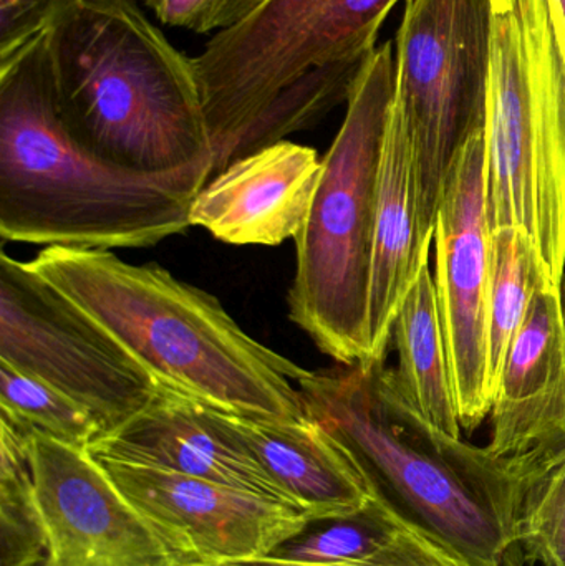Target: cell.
<instances>
[{
  "instance_id": "6da1fadb",
  "label": "cell",
  "mask_w": 565,
  "mask_h": 566,
  "mask_svg": "<svg viewBox=\"0 0 565 566\" xmlns=\"http://www.w3.org/2000/svg\"><path fill=\"white\" fill-rule=\"evenodd\" d=\"M305 411L355 452L395 514L467 566H524L523 472L425 421L385 363L311 371Z\"/></svg>"
},
{
  "instance_id": "7a4b0ae2",
  "label": "cell",
  "mask_w": 565,
  "mask_h": 566,
  "mask_svg": "<svg viewBox=\"0 0 565 566\" xmlns=\"http://www.w3.org/2000/svg\"><path fill=\"white\" fill-rule=\"evenodd\" d=\"M211 165L165 175L126 171L63 128L45 33L0 63V235L43 248H153L181 234Z\"/></svg>"
},
{
  "instance_id": "3957f363",
  "label": "cell",
  "mask_w": 565,
  "mask_h": 566,
  "mask_svg": "<svg viewBox=\"0 0 565 566\" xmlns=\"http://www.w3.org/2000/svg\"><path fill=\"white\" fill-rule=\"evenodd\" d=\"M29 264L161 388L241 418L307 416L297 385L311 371L252 338L211 293L112 251L45 248Z\"/></svg>"
},
{
  "instance_id": "277c9868",
  "label": "cell",
  "mask_w": 565,
  "mask_h": 566,
  "mask_svg": "<svg viewBox=\"0 0 565 566\" xmlns=\"http://www.w3.org/2000/svg\"><path fill=\"white\" fill-rule=\"evenodd\" d=\"M45 45L56 115L76 145L145 175L215 168L195 63L136 0H66Z\"/></svg>"
},
{
  "instance_id": "5b68a950",
  "label": "cell",
  "mask_w": 565,
  "mask_h": 566,
  "mask_svg": "<svg viewBox=\"0 0 565 566\" xmlns=\"http://www.w3.org/2000/svg\"><path fill=\"white\" fill-rule=\"evenodd\" d=\"M398 2L264 0L248 19L216 33L192 59L215 175L348 102Z\"/></svg>"
},
{
  "instance_id": "8992f818",
  "label": "cell",
  "mask_w": 565,
  "mask_h": 566,
  "mask_svg": "<svg viewBox=\"0 0 565 566\" xmlns=\"http://www.w3.org/2000/svg\"><path fill=\"white\" fill-rule=\"evenodd\" d=\"M391 42L362 70L347 115L322 158L314 201L297 245L291 319L344 366L370 365L368 300L378 176L395 96Z\"/></svg>"
},
{
  "instance_id": "52a82bcc",
  "label": "cell",
  "mask_w": 565,
  "mask_h": 566,
  "mask_svg": "<svg viewBox=\"0 0 565 566\" xmlns=\"http://www.w3.org/2000/svg\"><path fill=\"white\" fill-rule=\"evenodd\" d=\"M488 222L533 242L565 283V62L547 13L494 15L486 118Z\"/></svg>"
},
{
  "instance_id": "ba28073f",
  "label": "cell",
  "mask_w": 565,
  "mask_h": 566,
  "mask_svg": "<svg viewBox=\"0 0 565 566\" xmlns=\"http://www.w3.org/2000/svg\"><path fill=\"white\" fill-rule=\"evenodd\" d=\"M493 25L491 0H408L398 30L390 115L414 146L427 248L454 158L486 129Z\"/></svg>"
},
{
  "instance_id": "9c48e42d",
  "label": "cell",
  "mask_w": 565,
  "mask_h": 566,
  "mask_svg": "<svg viewBox=\"0 0 565 566\" xmlns=\"http://www.w3.org/2000/svg\"><path fill=\"white\" fill-rule=\"evenodd\" d=\"M0 361L75 399L98 421L102 436L145 411L161 391L92 316L29 262L6 252L0 255Z\"/></svg>"
},
{
  "instance_id": "30bf717a",
  "label": "cell",
  "mask_w": 565,
  "mask_h": 566,
  "mask_svg": "<svg viewBox=\"0 0 565 566\" xmlns=\"http://www.w3.org/2000/svg\"><path fill=\"white\" fill-rule=\"evenodd\" d=\"M433 244V277L458 416L463 431L474 432L494 405L486 382L491 283L486 129L471 136L454 158L437 212Z\"/></svg>"
},
{
  "instance_id": "8fae6325",
  "label": "cell",
  "mask_w": 565,
  "mask_h": 566,
  "mask_svg": "<svg viewBox=\"0 0 565 566\" xmlns=\"http://www.w3.org/2000/svg\"><path fill=\"white\" fill-rule=\"evenodd\" d=\"M98 461L175 566H221L265 557L314 524L305 512L218 482L149 465Z\"/></svg>"
},
{
  "instance_id": "7c38bea8",
  "label": "cell",
  "mask_w": 565,
  "mask_h": 566,
  "mask_svg": "<svg viewBox=\"0 0 565 566\" xmlns=\"http://www.w3.org/2000/svg\"><path fill=\"white\" fill-rule=\"evenodd\" d=\"M30 464L46 538L40 566H175L90 449L33 432Z\"/></svg>"
},
{
  "instance_id": "4fadbf2b",
  "label": "cell",
  "mask_w": 565,
  "mask_h": 566,
  "mask_svg": "<svg viewBox=\"0 0 565 566\" xmlns=\"http://www.w3.org/2000/svg\"><path fill=\"white\" fill-rule=\"evenodd\" d=\"M90 452L103 461L218 482L301 511L229 428L221 411L169 389L161 388L145 411L93 442Z\"/></svg>"
},
{
  "instance_id": "5bb4252c",
  "label": "cell",
  "mask_w": 565,
  "mask_h": 566,
  "mask_svg": "<svg viewBox=\"0 0 565 566\" xmlns=\"http://www.w3.org/2000/svg\"><path fill=\"white\" fill-rule=\"evenodd\" d=\"M322 172L317 151L297 143L265 146L216 172L189 208V224L231 245L284 244L301 234Z\"/></svg>"
},
{
  "instance_id": "9a60e30c",
  "label": "cell",
  "mask_w": 565,
  "mask_h": 566,
  "mask_svg": "<svg viewBox=\"0 0 565 566\" xmlns=\"http://www.w3.org/2000/svg\"><path fill=\"white\" fill-rule=\"evenodd\" d=\"M491 454L508 461L565 444V285L544 283L501 369Z\"/></svg>"
},
{
  "instance_id": "2e32d148",
  "label": "cell",
  "mask_w": 565,
  "mask_h": 566,
  "mask_svg": "<svg viewBox=\"0 0 565 566\" xmlns=\"http://www.w3.org/2000/svg\"><path fill=\"white\" fill-rule=\"evenodd\" d=\"M222 416L314 524L357 514L377 497L355 452L318 419L308 415L292 421Z\"/></svg>"
},
{
  "instance_id": "e0dca14e",
  "label": "cell",
  "mask_w": 565,
  "mask_h": 566,
  "mask_svg": "<svg viewBox=\"0 0 565 566\" xmlns=\"http://www.w3.org/2000/svg\"><path fill=\"white\" fill-rule=\"evenodd\" d=\"M431 248L421 242L414 146L400 122L388 116L378 176L374 261L368 300L370 365L385 363L405 296Z\"/></svg>"
},
{
  "instance_id": "ac0fdd59",
  "label": "cell",
  "mask_w": 565,
  "mask_h": 566,
  "mask_svg": "<svg viewBox=\"0 0 565 566\" xmlns=\"http://www.w3.org/2000/svg\"><path fill=\"white\" fill-rule=\"evenodd\" d=\"M391 342L398 353L395 373L414 408L438 431L463 439L430 262L405 296Z\"/></svg>"
},
{
  "instance_id": "d6986e66",
  "label": "cell",
  "mask_w": 565,
  "mask_h": 566,
  "mask_svg": "<svg viewBox=\"0 0 565 566\" xmlns=\"http://www.w3.org/2000/svg\"><path fill=\"white\" fill-rule=\"evenodd\" d=\"M544 283L551 282L526 234L517 229L491 232L486 382L493 402L511 343L526 318L534 293Z\"/></svg>"
},
{
  "instance_id": "ffe728a7",
  "label": "cell",
  "mask_w": 565,
  "mask_h": 566,
  "mask_svg": "<svg viewBox=\"0 0 565 566\" xmlns=\"http://www.w3.org/2000/svg\"><path fill=\"white\" fill-rule=\"evenodd\" d=\"M32 431L0 418V566H40L46 538L36 504Z\"/></svg>"
},
{
  "instance_id": "44dd1931",
  "label": "cell",
  "mask_w": 565,
  "mask_h": 566,
  "mask_svg": "<svg viewBox=\"0 0 565 566\" xmlns=\"http://www.w3.org/2000/svg\"><path fill=\"white\" fill-rule=\"evenodd\" d=\"M324 524L322 528L304 532L274 554L317 564H367L397 554L420 534L378 495L364 511Z\"/></svg>"
},
{
  "instance_id": "7402d4cb",
  "label": "cell",
  "mask_w": 565,
  "mask_h": 566,
  "mask_svg": "<svg viewBox=\"0 0 565 566\" xmlns=\"http://www.w3.org/2000/svg\"><path fill=\"white\" fill-rule=\"evenodd\" d=\"M511 462L523 472L520 547L524 560L565 566V444Z\"/></svg>"
},
{
  "instance_id": "603a6c76",
  "label": "cell",
  "mask_w": 565,
  "mask_h": 566,
  "mask_svg": "<svg viewBox=\"0 0 565 566\" xmlns=\"http://www.w3.org/2000/svg\"><path fill=\"white\" fill-rule=\"evenodd\" d=\"M0 418L73 448L90 449L103 431L88 409L49 382L0 361Z\"/></svg>"
},
{
  "instance_id": "cb8c5ba5",
  "label": "cell",
  "mask_w": 565,
  "mask_h": 566,
  "mask_svg": "<svg viewBox=\"0 0 565 566\" xmlns=\"http://www.w3.org/2000/svg\"><path fill=\"white\" fill-rule=\"evenodd\" d=\"M165 25L208 33L232 29L264 0H143Z\"/></svg>"
},
{
  "instance_id": "d4e9b609",
  "label": "cell",
  "mask_w": 565,
  "mask_h": 566,
  "mask_svg": "<svg viewBox=\"0 0 565 566\" xmlns=\"http://www.w3.org/2000/svg\"><path fill=\"white\" fill-rule=\"evenodd\" d=\"M66 0H0V63L15 56L52 25Z\"/></svg>"
},
{
  "instance_id": "484cf974",
  "label": "cell",
  "mask_w": 565,
  "mask_h": 566,
  "mask_svg": "<svg viewBox=\"0 0 565 566\" xmlns=\"http://www.w3.org/2000/svg\"><path fill=\"white\" fill-rule=\"evenodd\" d=\"M221 566H467L458 560L450 552L435 544L425 535L418 534L405 545L397 554L384 560L367 562V564H317V562H302L295 558L281 557V555H265V557L249 558V560L231 562Z\"/></svg>"
},
{
  "instance_id": "4316f807",
  "label": "cell",
  "mask_w": 565,
  "mask_h": 566,
  "mask_svg": "<svg viewBox=\"0 0 565 566\" xmlns=\"http://www.w3.org/2000/svg\"><path fill=\"white\" fill-rule=\"evenodd\" d=\"M547 3H550L554 32H556L557 43L565 62V0H547Z\"/></svg>"
},
{
  "instance_id": "83f0119b",
  "label": "cell",
  "mask_w": 565,
  "mask_h": 566,
  "mask_svg": "<svg viewBox=\"0 0 565 566\" xmlns=\"http://www.w3.org/2000/svg\"><path fill=\"white\" fill-rule=\"evenodd\" d=\"M494 15H504V13L513 12L514 0H491Z\"/></svg>"
}]
</instances>
